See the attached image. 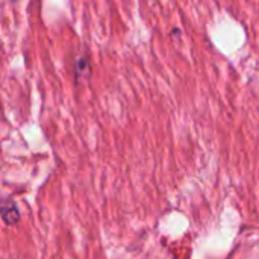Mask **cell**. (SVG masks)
Masks as SVG:
<instances>
[{"label":"cell","instance_id":"cell-1","mask_svg":"<svg viewBox=\"0 0 259 259\" xmlns=\"http://www.w3.org/2000/svg\"><path fill=\"white\" fill-rule=\"evenodd\" d=\"M2 219H3V223L6 226H14L20 222V211L14 202L5 203L2 206Z\"/></svg>","mask_w":259,"mask_h":259},{"label":"cell","instance_id":"cell-2","mask_svg":"<svg viewBox=\"0 0 259 259\" xmlns=\"http://www.w3.org/2000/svg\"><path fill=\"white\" fill-rule=\"evenodd\" d=\"M91 73V65H90V59L87 55H82L79 58H76L74 61V74H76V80L79 82L80 79H88Z\"/></svg>","mask_w":259,"mask_h":259}]
</instances>
